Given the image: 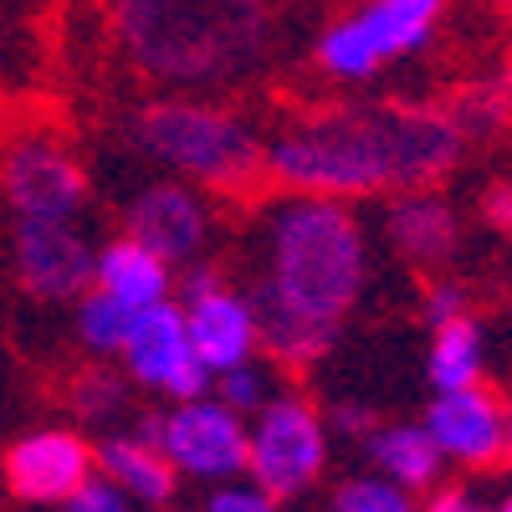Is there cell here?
<instances>
[{
	"label": "cell",
	"mask_w": 512,
	"mask_h": 512,
	"mask_svg": "<svg viewBox=\"0 0 512 512\" xmlns=\"http://www.w3.org/2000/svg\"><path fill=\"white\" fill-rule=\"evenodd\" d=\"M297 0H98L113 62L144 93L216 98L287 57Z\"/></svg>",
	"instance_id": "obj_3"
},
{
	"label": "cell",
	"mask_w": 512,
	"mask_h": 512,
	"mask_svg": "<svg viewBox=\"0 0 512 512\" xmlns=\"http://www.w3.org/2000/svg\"><path fill=\"white\" fill-rule=\"evenodd\" d=\"M323 425H328V436H344V441H364V436L374 431V425H379V410H374L369 400H338V405H328Z\"/></svg>",
	"instance_id": "obj_26"
},
{
	"label": "cell",
	"mask_w": 512,
	"mask_h": 512,
	"mask_svg": "<svg viewBox=\"0 0 512 512\" xmlns=\"http://www.w3.org/2000/svg\"><path fill=\"white\" fill-rule=\"evenodd\" d=\"M93 461L123 497H134L144 507H169L175 502V466H169L154 446H144L134 431H108L93 446Z\"/></svg>",
	"instance_id": "obj_17"
},
{
	"label": "cell",
	"mask_w": 512,
	"mask_h": 512,
	"mask_svg": "<svg viewBox=\"0 0 512 512\" xmlns=\"http://www.w3.org/2000/svg\"><path fill=\"white\" fill-rule=\"evenodd\" d=\"M0 144V195L16 221H77L88 210L93 180L57 134L21 128Z\"/></svg>",
	"instance_id": "obj_7"
},
{
	"label": "cell",
	"mask_w": 512,
	"mask_h": 512,
	"mask_svg": "<svg viewBox=\"0 0 512 512\" xmlns=\"http://www.w3.org/2000/svg\"><path fill=\"white\" fill-rule=\"evenodd\" d=\"M246 472L267 497H303L328 472V425L313 400L272 395L246 431Z\"/></svg>",
	"instance_id": "obj_6"
},
{
	"label": "cell",
	"mask_w": 512,
	"mask_h": 512,
	"mask_svg": "<svg viewBox=\"0 0 512 512\" xmlns=\"http://www.w3.org/2000/svg\"><path fill=\"white\" fill-rule=\"evenodd\" d=\"M369 282V241L349 200L282 190L262 221V277L246 287L256 354L277 369L318 364Z\"/></svg>",
	"instance_id": "obj_2"
},
{
	"label": "cell",
	"mask_w": 512,
	"mask_h": 512,
	"mask_svg": "<svg viewBox=\"0 0 512 512\" xmlns=\"http://www.w3.org/2000/svg\"><path fill=\"white\" fill-rule=\"evenodd\" d=\"M425 323L431 328H441V323H451V318H466L472 313V292H466L456 277H436L431 287H425Z\"/></svg>",
	"instance_id": "obj_25"
},
{
	"label": "cell",
	"mask_w": 512,
	"mask_h": 512,
	"mask_svg": "<svg viewBox=\"0 0 512 512\" xmlns=\"http://www.w3.org/2000/svg\"><path fill=\"white\" fill-rule=\"evenodd\" d=\"M482 344L487 338H482V323L472 313L431 328V354H425L431 390H466V384H482V369H487Z\"/></svg>",
	"instance_id": "obj_19"
},
{
	"label": "cell",
	"mask_w": 512,
	"mask_h": 512,
	"mask_svg": "<svg viewBox=\"0 0 512 512\" xmlns=\"http://www.w3.org/2000/svg\"><path fill=\"white\" fill-rule=\"evenodd\" d=\"M328 512H420L415 492L395 487L390 477H349L338 482L333 497H328Z\"/></svg>",
	"instance_id": "obj_23"
},
{
	"label": "cell",
	"mask_w": 512,
	"mask_h": 512,
	"mask_svg": "<svg viewBox=\"0 0 512 512\" xmlns=\"http://www.w3.org/2000/svg\"><path fill=\"white\" fill-rule=\"evenodd\" d=\"M123 144L139 159L159 164L185 185H205L210 195L256 205L267 180V139L256 123L216 98L195 93H149L123 113Z\"/></svg>",
	"instance_id": "obj_4"
},
{
	"label": "cell",
	"mask_w": 512,
	"mask_h": 512,
	"mask_svg": "<svg viewBox=\"0 0 512 512\" xmlns=\"http://www.w3.org/2000/svg\"><path fill=\"white\" fill-rule=\"evenodd\" d=\"M482 221H487L492 231L512 236V180H502V185H492V190L482 195Z\"/></svg>",
	"instance_id": "obj_30"
},
{
	"label": "cell",
	"mask_w": 512,
	"mask_h": 512,
	"mask_svg": "<svg viewBox=\"0 0 512 512\" xmlns=\"http://www.w3.org/2000/svg\"><path fill=\"white\" fill-rule=\"evenodd\" d=\"M118 354L128 364V379L149 384V390H159L169 400H200L210 390V369L195 359L190 333H185V313H180V303H169V297L128 318V338H123Z\"/></svg>",
	"instance_id": "obj_10"
},
{
	"label": "cell",
	"mask_w": 512,
	"mask_h": 512,
	"mask_svg": "<svg viewBox=\"0 0 512 512\" xmlns=\"http://www.w3.org/2000/svg\"><path fill=\"white\" fill-rule=\"evenodd\" d=\"M180 313H185L190 349H195V359H200L210 374L256 359L251 303H246V292H236L231 282L216 287V292H205V297H195V303H180Z\"/></svg>",
	"instance_id": "obj_15"
},
{
	"label": "cell",
	"mask_w": 512,
	"mask_h": 512,
	"mask_svg": "<svg viewBox=\"0 0 512 512\" xmlns=\"http://www.w3.org/2000/svg\"><path fill=\"white\" fill-rule=\"evenodd\" d=\"M461 154L466 139L446 103H313L267 134V180L272 190L364 200L431 190L461 164Z\"/></svg>",
	"instance_id": "obj_1"
},
{
	"label": "cell",
	"mask_w": 512,
	"mask_h": 512,
	"mask_svg": "<svg viewBox=\"0 0 512 512\" xmlns=\"http://www.w3.org/2000/svg\"><path fill=\"white\" fill-rule=\"evenodd\" d=\"M446 21V0H359L313 41V67L328 82H369L415 57Z\"/></svg>",
	"instance_id": "obj_5"
},
{
	"label": "cell",
	"mask_w": 512,
	"mask_h": 512,
	"mask_svg": "<svg viewBox=\"0 0 512 512\" xmlns=\"http://www.w3.org/2000/svg\"><path fill=\"white\" fill-rule=\"evenodd\" d=\"M384 236H390L395 256L415 272H441L461 251V216L446 195L431 190H400L384 205Z\"/></svg>",
	"instance_id": "obj_14"
},
{
	"label": "cell",
	"mask_w": 512,
	"mask_h": 512,
	"mask_svg": "<svg viewBox=\"0 0 512 512\" xmlns=\"http://www.w3.org/2000/svg\"><path fill=\"white\" fill-rule=\"evenodd\" d=\"M359 446H364V456L374 461V472L390 477V482L405 487V492H431V487L441 482L446 456L436 451L431 431H425L420 420H379Z\"/></svg>",
	"instance_id": "obj_16"
},
{
	"label": "cell",
	"mask_w": 512,
	"mask_h": 512,
	"mask_svg": "<svg viewBox=\"0 0 512 512\" xmlns=\"http://www.w3.org/2000/svg\"><path fill=\"white\" fill-rule=\"evenodd\" d=\"M128 313L123 303H113V297H103L98 287H88L77 297V318H72V328H77V344L88 349L93 359H113L118 349H123V338H128Z\"/></svg>",
	"instance_id": "obj_22"
},
{
	"label": "cell",
	"mask_w": 512,
	"mask_h": 512,
	"mask_svg": "<svg viewBox=\"0 0 512 512\" xmlns=\"http://www.w3.org/2000/svg\"><path fill=\"white\" fill-rule=\"evenodd\" d=\"M446 113L456 118L461 139H487V134H502V128L512 123V77H482L472 82V88H461Z\"/></svg>",
	"instance_id": "obj_21"
},
{
	"label": "cell",
	"mask_w": 512,
	"mask_h": 512,
	"mask_svg": "<svg viewBox=\"0 0 512 512\" xmlns=\"http://www.w3.org/2000/svg\"><path fill=\"white\" fill-rule=\"evenodd\" d=\"M210 379H216V400H221L226 410H236V415H256V410L272 400V390H267V369L256 364V359L231 364V369L210 374Z\"/></svg>",
	"instance_id": "obj_24"
},
{
	"label": "cell",
	"mask_w": 512,
	"mask_h": 512,
	"mask_svg": "<svg viewBox=\"0 0 512 512\" xmlns=\"http://www.w3.org/2000/svg\"><path fill=\"white\" fill-rule=\"evenodd\" d=\"M57 400L82 420V425H118L123 405H128V379L108 364H82L62 379Z\"/></svg>",
	"instance_id": "obj_20"
},
{
	"label": "cell",
	"mask_w": 512,
	"mask_h": 512,
	"mask_svg": "<svg viewBox=\"0 0 512 512\" xmlns=\"http://www.w3.org/2000/svg\"><path fill=\"white\" fill-rule=\"evenodd\" d=\"M492 512H512V492H507L502 502H492Z\"/></svg>",
	"instance_id": "obj_32"
},
{
	"label": "cell",
	"mask_w": 512,
	"mask_h": 512,
	"mask_svg": "<svg viewBox=\"0 0 512 512\" xmlns=\"http://www.w3.org/2000/svg\"><path fill=\"white\" fill-rule=\"evenodd\" d=\"M134 436L175 466V477L231 482L236 472H246V425L221 400L200 395V400H180L169 415H139Z\"/></svg>",
	"instance_id": "obj_8"
},
{
	"label": "cell",
	"mask_w": 512,
	"mask_h": 512,
	"mask_svg": "<svg viewBox=\"0 0 512 512\" xmlns=\"http://www.w3.org/2000/svg\"><path fill=\"white\" fill-rule=\"evenodd\" d=\"M11 262H16V282L31 297H41V303H77L93 287L98 251L77 231V221H16Z\"/></svg>",
	"instance_id": "obj_12"
},
{
	"label": "cell",
	"mask_w": 512,
	"mask_h": 512,
	"mask_svg": "<svg viewBox=\"0 0 512 512\" xmlns=\"http://www.w3.org/2000/svg\"><path fill=\"white\" fill-rule=\"evenodd\" d=\"M195 512H277V497H267L262 487H216Z\"/></svg>",
	"instance_id": "obj_28"
},
{
	"label": "cell",
	"mask_w": 512,
	"mask_h": 512,
	"mask_svg": "<svg viewBox=\"0 0 512 512\" xmlns=\"http://www.w3.org/2000/svg\"><path fill=\"white\" fill-rule=\"evenodd\" d=\"M420 425L431 431L436 451L466 466V472H492V466L512 461V405L497 390H487V384L436 390Z\"/></svg>",
	"instance_id": "obj_9"
},
{
	"label": "cell",
	"mask_w": 512,
	"mask_h": 512,
	"mask_svg": "<svg viewBox=\"0 0 512 512\" xmlns=\"http://www.w3.org/2000/svg\"><path fill=\"white\" fill-rule=\"evenodd\" d=\"M210 231H216L210 205L180 180L144 185L123 210V236L139 241L144 251H154L164 267H185L195 256H205Z\"/></svg>",
	"instance_id": "obj_13"
},
{
	"label": "cell",
	"mask_w": 512,
	"mask_h": 512,
	"mask_svg": "<svg viewBox=\"0 0 512 512\" xmlns=\"http://www.w3.org/2000/svg\"><path fill=\"white\" fill-rule=\"evenodd\" d=\"M88 477H98L93 441H82L77 431H57V425L11 441L0 456V482L26 507H62L72 492H82Z\"/></svg>",
	"instance_id": "obj_11"
},
{
	"label": "cell",
	"mask_w": 512,
	"mask_h": 512,
	"mask_svg": "<svg viewBox=\"0 0 512 512\" xmlns=\"http://www.w3.org/2000/svg\"><path fill=\"white\" fill-rule=\"evenodd\" d=\"M93 287L103 297H113V303H123L128 313H139V308H154L164 303L169 292H175V282H169V267L159 262L154 251H144L139 241H108L98 251V262H93Z\"/></svg>",
	"instance_id": "obj_18"
},
{
	"label": "cell",
	"mask_w": 512,
	"mask_h": 512,
	"mask_svg": "<svg viewBox=\"0 0 512 512\" xmlns=\"http://www.w3.org/2000/svg\"><path fill=\"white\" fill-rule=\"evenodd\" d=\"M62 512H134V497H123L108 477H88L82 492H72L62 502Z\"/></svg>",
	"instance_id": "obj_27"
},
{
	"label": "cell",
	"mask_w": 512,
	"mask_h": 512,
	"mask_svg": "<svg viewBox=\"0 0 512 512\" xmlns=\"http://www.w3.org/2000/svg\"><path fill=\"white\" fill-rule=\"evenodd\" d=\"M16 62H21V36H16V26L6 16H0V82L16 72Z\"/></svg>",
	"instance_id": "obj_31"
},
{
	"label": "cell",
	"mask_w": 512,
	"mask_h": 512,
	"mask_svg": "<svg viewBox=\"0 0 512 512\" xmlns=\"http://www.w3.org/2000/svg\"><path fill=\"white\" fill-rule=\"evenodd\" d=\"M420 512H492V502L472 487H431V502H420Z\"/></svg>",
	"instance_id": "obj_29"
}]
</instances>
